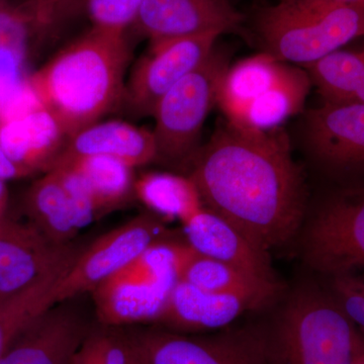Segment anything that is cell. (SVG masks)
Masks as SVG:
<instances>
[{"label": "cell", "instance_id": "obj_9", "mask_svg": "<svg viewBox=\"0 0 364 364\" xmlns=\"http://www.w3.org/2000/svg\"><path fill=\"white\" fill-rule=\"evenodd\" d=\"M221 33L151 41L148 52L134 67L124 97L132 112L152 116L165 93L198 68L214 51Z\"/></svg>", "mask_w": 364, "mask_h": 364}, {"label": "cell", "instance_id": "obj_30", "mask_svg": "<svg viewBox=\"0 0 364 364\" xmlns=\"http://www.w3.org/2000/svg\"><path fill=\"white\" fill-rule=\"evenodd\" d=\"M331 277L333 298L364 337V269Z\"/></svg>", "mask_w": 364, "mask_h": 364}, {"label": "cell", "instance_id": "obj_12", "mask_svg": "<svg viewBox=\"0 0 364 364\" xmlns=\"http://www.w3.org/2000/svg\"><path fill=\"white\" fill-rule=\"evenodd\" d=\"M93 325L67 301L55 304L21 333L0 364H70Z\"/></svg>", "mask_w": 364, "mask_h": 364}, {"label": "cell", "instance_id": "obj_37", "mask_svg": "<svg viewBox=\"0 0 364 364\" xmlns=\"http://www.w3.org/2000/svg\"><path fill=\"white\" fill-rule=\"evenodd\" d=\"M47 1L51 2V4H58V2L63 1V0H47Z\"/></svg>", "mask_w": 364, "mask_h": 364}, {"label": "cell", "instance_id": "obj_8", "mask_svg": "<svg viewBox=\"0 0 364 364\" xmlns=\"http://www.w3.org/2000/svg\"><path fill=\"white\" fill-rule=\"evenodd\" d=\"M165 228L155 215L143 214L100 237L80 251L55 291L56 304L92 293L100 284L136 259L151 244L164 239Z\"/></svg>", "mask_w": 364, "mask_h": 364}, {"label": "cell", "instance_id": "obj_35", "mask_svg": "<svg viewBox=\"0 0 364 364\" xmlns=\"http://www.w3.org/2000/svg\"><path fill=\"white\" fill-rule=\"evenodd\" d=\"M129 343H130V341H129ZM128 364H143L142 361H141L140 358H139L138 355H136V352L134 351L133 347H132L131 343H130V355H129Z\"/></svg>", "mask_w": 364, "mask_h": 364}, {"label": "cell", "instance_id": "obj_11", "mask_svg": "<svg viewBox=\"0 0 364 364\" xmlns=\"http://www.w3.org/2000/svg\"><path fill=\"white\" fill-rule=\"evenodd\" d=\"M243 21L230 0H145L134 26L151 42L238 33Z\"/></svg>", "mask_w": 364, "mask_h": 364}, {"label": "cell", "instance_id": "obj_36", "mask_svg": "<svg viewBox=\"0 0 364 364\" xmlns=\"http://www.w3.org/2000/svg\"><path fill=\"white\" fill-rule=\"evenodd\" d=\"M354 364H364V351L359 354L358 358L354 361Z\"/></svg>", "mask_w": 364, "mask_h": 364}, {"label": "cell", "instance_id": "obj_32", "mask_svg": "<svg viewBox=\"0 0 364 364\" xmlns=\"http://www.w3.org/2000/svg\"><path fill=\"white\" fill-rule=\"evenodd\" d=\"M7 198H9V193H7L6 181L0 179V219L4 215V210H6L7 205Z\"/></svg>", "mask_w": 364, "mask_h": 364}, {"label": "cell", "instance_id": "obj_20", "mask_svg": "<svg viewBox=\"0 0 364 364\" xmlns=\"http://www.w3.org/2000/svg\"><path fill=\"white\" fill-rule=\"evenodd\" d=\"M298 69L265 52L241 60L225 72L215 105L225 119L240 124L251 105L291 78Z\"/></svg>", "mask_w": 364, "mask_h": 364}, {"label": "cell", "instance_id": "obj_22", "mask_svg": "<svg viewBox=\"0 0 364 364\" xmlns=\"http://www.w3.org/2000/svg\"><path fill=\"white\" fill-rule=\"evenodd\" d=\"M178 282L210 293L247 296L262 306L279 293V284L256 279L232 265L198 253L191 246L182 261Z\"/></svg>", "mask_w": 364, "mask_h": 364}, {"label": "cell", "instance_id": "obj_34", "mask_svg": "<svg viewBox=\"0 0 364 364\" xmlns=\"http://www.w3.org/2000/svg\"><path fill=\"white\" fill-rule=\"evenodd\" d=\"M336 1L347 4V6L358 7V9H364V0H336Z\"/></svg>", "mask_w": 364, "mask_h": 364}, {"label": "cell", "instance_id": "obj_18", "mask_svg": "<svg viewBox=\"0 0 364 364\" xmlns=\"http://www.w3.org/2000/svg\"><path fill=\"white\" fill-rule=\"evenodd\" d=\"M47 16L38 9L0 30V123L41 105L28 83L26 58L33 30Z\"/></svg>", "mask_w": 364, "mask_h": 364}, {"label": "cell", "instance_id": "obj_17", "mask_svg": "<svg viewBox=\"0 0 364 364\" xmlns=\"http://www.w3.org/2000/svg\"><path fill=\"white\" fill-rule=\"evenodd\" d=\"M176 284L117 273L91 293L98 323L114 327L155 323Z\"/></svg>", "mask_w": 364, "mask_h": 364}, {"label": "cell", "instance_id": "obj_26", "mask_svg": "<svg viewBox=\"0 0 364 364\" xmlns=\"http://www.w3.org/2000/svg\"><path fill=\"white\" fill-rule=\"evenodd\" d=\"M305 68L325 102H350L364 80V46L358 51L337 50Z\"/></svg>", "mask_w": 364, "mask_h": 364}, {"label": "cell", "instance_id": "obj_2", "mask_svg": "<svg viewBox=\"0 0 364 364\" xmlns=\"http://www.w3.org/2000/svg\"><path fill=\"white\" fill-rule=\"evenodd\" d=\"M130 58L126 32L92 26L30 75L28 83L69 139L119 104Z\"/></svg>", "mask_w": 364, "mask_h": 364}, {"label": "cell", "instance_id": "obj_5", "mask_svg": "<svg viewBox=\"0 0 364 364\" xmlns=\"http://www.w3.org/2000/svg\"><path fill=\"white\" fill-rule=\"evenodd\" d=\"M229 66L227 55L215 48L203 63L158 102L152 114L156 161L188 165L200 148L203 124L217 102L220 83Z\"/></svg>", "mask_w": 364, "mask_h": 364}, {"label": "cell", "instance_id": "obj_1", "mask_svg": "<svg viewBox=\"0 0 364 364\" xmlns=\"http://www.w3.org/2000/svg\"><path fill=\"white\" fill-rule=\"evenodd\" d=\"M203 203L269 253L298 234L306 210L303 174L284 129L257 131L220 119L188 163Z\"/></svg>", "mask_w": 364, "mask_h": 364}, {"label": "cell", "instance_id": "obj_31", "mask_svg": "<svg viewBox=\"0 0 364 364\" xmlns=\"http://www.w3.org/2000/svg\"><path fill=\"white\" fill-rule=\"evenodd\" d=\"M25 177L21 170L11 161L4 151L0 146V179L4 181H11V179L21 178Z\"/></svg>", "mask_w": 364, "mask_h": 364}, {"label": "cell", "instance_id": "obj_19", "mask_svg": "<svg viewBox=\"0 0 364 364\" xmlns=\"http://www.w3.org/2000/svg\"><path fill=\"white\" fill-rule=\"evenodd\" d=\"M87 156L114 158L135 168L156 161V145L152 131L126 122H97L69 138L55 163Z\"/></svg>", "mask_w": 364, "mask_h": 364}, {"label": "cell", "instance_id": "obj_23", "mask_svg": "<svg viewBox=\"0 0 364 364\" xmlns=\"http://www.w3.org/2000/svg\"><path fill=\"white\" fill-rule=\"evenodd\" d=\"M53 167L70 169L80 177L100 215L121 208L135 196L134 168L114 158H75L54 163Z\"/></svg>", "mask_w": 364, "mask_h": 364}, {"label": "cell", "instance_id": "obj_4", "mask_svg": "<svg viewBox=\"0 0 364 364\" xmlns=\"http://www.w3.org/2000/svg\"><path fill=\"white\" fill-rule=\"evenodd\" d=\"M263 51L306 67L364 38V9L336 0H279L256 14Z\"/></svg>", "mask_w": 364, "mask_h": 364}, {"label": "cell", "instance_id": "obj_15", "mask_svg": "<svg viewBox=\"0 0 364 364\" xmlns=\"http://www.w3.org/2000/svg\"><path fill=\"white\" fill-rule=\"evenodd\" d=\"M188 244L196 252L222 261L256 279L277 284L269 253L256 247L233 225L202 208L183 223Z\"/></svg>", "mask_w": 364, "mask_h": 364}, {"label": "cell", "instance_id": "obj_27", "mask_svg": "<svg viewBox=\"0 0 364 364\" xmlns=\"http://www.w3.org/2000/svg\"><path fill=\"white\" fill-rule=\"evenodd\" d=\"M188 247V243L161 239L151 244L128 267L119 272L176 284L178 282L179 270Z\"/></svg>", "mask_w": 364, "mask_h": 364}, {"label": "cell", "instance_id": "obj_6", "mask_svg": "<svg viewBox=\"0 0 364 364\" xmlns=\"http://www.w3.org/2000/svg\"><path fill=\"white\" fill-rule=\"evenodd\" d=\"M126 328L143 364H267L256 323L193 335L165 328Z\"/></svg>", "mask_w": 364, "mask_h": 364}, {"label": "cell", "instance_id": "obj_24", "mask_svg": "<svg viewBox=\"0 0 364 364\" xmlns=\"http://www.w3.org/2000/svg\"><path fill=\"white\" fill-rule=\"evenodd\" d=\"M134 191L153 214L182 224L203 208L198 188L188 176L147 172L136 179Z\"/></svg>", "mask_w": 364, "mask_h": 364}, {"label": "cell", "instance_id": "obj_10", "mask_svg": "<svg viewBox=\"0 0 364 364\" xmlns=\"http://www.w3.org/2000/svg\"><path fill=\"white\" fill-rule=\"evenodd\" d=\"M71 244L57 245L30 222L0 219V303L32 287L76 258Z\"/></svg>", "mask_w": 364, "mask_h": 364}, {"label": "cell", "instance_id": "obj_21", "mask_svg": "<svg viewBox=\"0 0 364 364\" xmlns=\"http://www.w3.org/2000/svg\"><path fill=\"white\" fill-rule=\"evenodd\" d=\"M28 221L57 245L70 244L79 230L77 210L57 170L45 172L23 196Z\"/></svg>", "mask_w": 364, "mask_h": 364}, {"label": "cell", "instance_id": "obj_14", "mask_svg": "<svg viewBox=\"0 0 364 364\" xmlns=\"http://www.w3.org/2000/svg\"><path fill=\"white\" fill-rule=\"evenodd\" d=\"M260 308L263 306L259 303L247 296L210 293L178 282L155 323L184 334L219 331L231 326L247 311Z\"/></svg>", "mask_w": 364, "mask_h": 364}, {"label": "cell", "instance_id": "obj_16", "mask_svg": "<svg viewBox=\"0 0 364 364\" xmlns=\"http://www.w3.org/2000/svg\"><path fill=\"white\" fill-rule=\"evenodd\" d=\"M68 141L42 105L0 123V146L23 176L49 171Z\"/></svg>", "mask_w": 364, "mask_h": 364}, {"label": "cell", "instance_id": "obj_28", "mask_svg": "<svg viewBox=\"0 0 364 364\" xmlns=\"http://www.w3.org/2000/svg\"><path fill=\"white\" fill-rule=\"evenodd\" d=\"M130 343L126 328L93 325L70 364H128Z\"/></svg>", "mask_w": 364, "mask_h": 364}, {"label": "cell", "instance_id": "obj_7", "mask_svg": "<svg viewBox=\"0 0 364 364\" xmlns=\"http://www.w3.org/2000/svg\"><path fill=\"white\" fill-rule=\"evenodd\" d=\"M304 258L330 277L364 269V189L344 191L320 208L305 233Z\"/></svg>", "mask_w": 364, "mask_h": 364}, {"label": "cell", "instance_id": "obj_25", "mask_svg": "<svg viewBox=\"0 0 364 364\" xmlns=\"http://www.w3.org/2000/svg\"><path fill=\"white\" fill-rule=\"evenodd\" d=\"M74 260L57 268L23 293L0 303V358L36 318L56 304V287Z\"/></svg>", "mask_w": 364, "mask_h": 364}, {"label": "cell", "instance_id": "obj_13", "mask_svg": "<svg viewBox=\"0 0 364 364\" xmlns=\"http://www.w3.org/2000/svg\"><path fill=\"white\" fill-rule=\"evenodd\" d=\"M309 149L333 168L364 166V104L325 102L306 112Z\"/></svg>", "mask_w": 364, "mask_h": 364}, {"label": "cell", "instance_id": "obj_29", "mask_svg": "<svg viewBox=\"0 0 364 364\" xmlns=\"http://www.w3.org/2000/svg\"><path fill=\"white\" fill-rule=\"evenodd\" d=\"M145 0H87L88 16L95 28L126 32L134 26Z\"/></svg>", "mask_w": 364, "mask_h": 364}, {"label": "cell", "instance_id": "obj_3", "mask_svg": "<svg viewBox=\"0 0 364 364\" xmlns=\"http://www.w3.org/2000/svg\"><path fill=\"white\" fill-rule=\"evenodd\" d=\"M267 364H354L364 337L332 294L301 287L282 310L256 323Z\"/></svg>", "mask_w": 364, "mask_h": 364}, {"label": "cell", "instance_id": "obj_33", "mask_svg": "<svg viewBox=\"0 0 364 364\" xmlns=\"http://www.w3.org/2000/svg\"><path fill=\"white\" fill-rule=\"evenodd\" d=\"M351 102H363L364 104V80L363 82L361 83V85L359 86V88L358 91H356L355 95H354L353 98H352Z\"/></svg>", "mask_w": 364, "mask_h": 364}]
</instances>
